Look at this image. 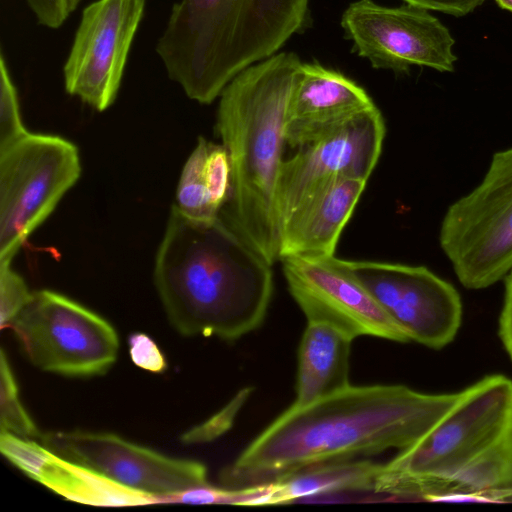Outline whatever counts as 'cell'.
Masks as SVG:
<instances>
[{"label":"cell","mask_w":512,"mask_h":512,"mask_svg":"<svg viewBox=\"0 0 512 512\" xmlns=\"http://www.w3.org/2000/svg\"><path fill=\"white\" fill-rule=\"evenodd\" d=\"M0 374L1 432H8L27 439L40 437L41 434L39 433L35 423L20 402L18 386L3 349L1 350Z\"/></svg>","instance_id":"obj_22"},{"label":"cell","mask_w":512,"mask_h":512,"mask_svg":"<svg viewBox=\"0 0 512 512\" xmlns=\"http://www.w3.org/2000/svg\"><path fill=\"white\" fill-rule=\"evenodd\" d=\"M310 0H179L156 43L186 96L210 104L249 66L275 54L308 24Z\"/></svg>","instance_id":"obj_4"},{"label":"cell","mask_w":512,"mask_h":512,"mask_svg":"<svg viewBox=\"0 0 512 512\" xmlns=\"http://www.w3.org/2000/svg\"><path fill=\"white\" fill-rule=\"evenodd\" d=\"M461 394L350 384L308 404H292L221 472L220 482L242 488L315 465L405 450L437 425Z\"/></svg>","instance_id":"obj_1"},{"label":"cell","mask_w":512,"mask_h":512,"mask_svg":"<svg viewBox=\"0 0 512 512\" xmlns=\"http://www.w3.org/2000/svg\"><path fill=\"white\" fill-rule=\"evenodd\" d=\"M341 27L353 51L373 68L407 73L412 66L452 72L455 40L428 10L404 4L386 7L357 0L341 16Z\"/></svg>","instance_id":"obj_9"},{"label":"cell","mask_w":512,"mask_h":512,"mask_svg":"<svg viewBox=\"0 0 512 512\" xmlns=\"http://www.w3.org/2000/svg\"><path fill=\"white\" fill-rule=\"evenodd\" d=\"M495 2L500 8L512 12V0H495Z\"/></svg>","instance_id":"obj_32"},{"label":"cell","mask_w":512,"mask_h":512,"mask_svg":"<svg viewBox=\"0 0 512 512\" xmlns=\"http://www.w3.org/2000/svg\"><path fill=\"white\" fill-rule=\"evenodd\" d=\"M352 339L319 323H307L299 349L294 405H305L350 385Z\"/></svg>","instance_id":"obj_18"},{"label":"cell","mask_w":512,"mask_h":512,"mask_svg":"<svg viewBox=\"0 0 512 512\" xmlns=\"http://www.w3.org/2000/svg\"><path fill=\"white\" fill-rule=\"evenodd\" d=\"M0 450L31 479L78 503L96 506L161 503L154 495L119 484L88 467L58 456L31 439L1 432Z\"/></svg>","instance_id":"obj_16"},{"label":"cell","mask_w":512,"mask_h":512,"mask_svg":"<svg viewBox=\"0 0 512 512\" xmlns=\"http://www.w3.org/2000/svg\"><path fill=\"white\" fill-rule=\"evenodd\" d=\"M208 140L199 137L186 160L176 190L174 205L186 216L197 220H212L221 211L214 205L204 176V160Z\"/></svg>","instance_id":"obj_21"},{"label":"cell","mask_w":512,"mask_h":512,"mask_svg":"<svg viewBox=\"0 0 512 512\" xmlns=\"http://www.w3.org/2000/svg\"><path fill=\"white\" fill-rule=\"evenodd\" d=\"M385 123L373 105L284 159L276 190L279 225L309 196L339 178L367 181L381 154Z\"/></svg>","instance_id":"obj_12"},{"label":"cell","mask_w":512,"mask_h":512,"mask_svg":"<svg viewBox=\"0 0 512 512\" xmlns=\"http://www.w3.org/2000/svg\"><path fill=\"white\" fill-rule=\"evenodd\" d=\"M288 290L307 323L330 326L352 340L373 336L409 342L371 293L335 256L282 258Z\"/></svg>","instance_id":"obj_13"},{"label":"cell","mask_w":512,"mask_h":512,"mask_svg":"<svg viewBox=\"0 0 512 512\" xmlns=\"http://www.w3.org/2000/svg\"><path fill=\"white\" fill-rule=\"evenodd\" d=\"M37 22L47 28L61 27L71 14L68 0H26Z\"/></svg>","instance_id":"obj_27"},{"label":"cell","mask_w":512,"mask_h":512,"mask_svg":"<svg viewBox=\"0 0 512 512\" xmlns=\"http://www.w3.org/2000/svg\"><path fill=\"white\" fill-rule=\"evenodd\" d=\"M366 182L339 178L304 200L281 225L279 259L334 256L340 235Z\"/></svg>","instance_id":"obj_17"},{"label":"cell","mask_w":512,"mask_h":512,"mask_svg":"<svg viewBox=\"0 0 512 512\" xmlns=\"http://www.w3.org/2000/svg\"><path fill=\"white\" fill-rule=\"evenodd\" d=\"M499 335L512 361V269L506 275L504 301L499 319Z\"/></svg>","instance_id":"obj_29"},{"label":"cell","mask_w":512,"mask_h":512,"mask_svg":"<svg viewBox=\"0 0 512 512\" xmlns=\"http://www.w3.org/2000/svg\"><path fill=\"white\" fill-rule=\"evenodd\" d=\"M80 175L78 148L60 136L29 132L0 151V263H11Z\"/></svg>","instance_id":"obj_7"},{"label":"cell","mask_w":512,"mask_h":512,"mask_svg":"<svg viewBox=\"0 0 512 512\" xmlns=\"http://www.w3.org/2000/svg\"><path fill=\"white\" fill-rule=\"evenodd\" d=\"M251 393V387L240 390L220 411L183 433L181 441L185 444L207 443L224 434L232 427L238 412Z\"/></svg>","instance_id":"obj_24"},{"label":"cell","mask_w":512,"mask_h":512,"mask_svg":"<svg viewBox=\"0 0 512 512\" xmlns=\"http://www.w3.org/2000/svg\"><path fill=\"white\" fill-rule=\"evenodd\" d=\"M40 442L58 456L88 467L128 488L158 497L209 485L201 462L165 456L115 434L57 431Z\"/></svg>","instance_id":"obj_14"},{"label":"cell","mask_w":512,"mask_h":512,"mask_svg":"<svg viewBox=\"0 0 512 512\" xmlns=\"http://www.w3.org/2000/svg\"><path fill=\"white\" fill-rule=\"evenodd\" d=\"M486 493L493 498L495 503H510L512 502V481L505 486L486 491Z\"/></svg>","instance_id":"obj_31"},{"label":"cell","mask_w":512,"mask_h":512,"mask_svg":"<svg viewBox=\"0 0 512 512\" xmlns=\"http://www.w3.org/2000/svg\"><path fill=\"white\" fill-rule=\"evenodd\" d=\"M407 4L418 6L426 10H434L460 17L465 16L486 0H403Z\"/></svg>","instance_id":"obj_28"},{"label":"cell","mask_w":512,"mask_h":512,"mask_svg":"<svg viewBox=\"0 0 512 512\" xmlns=\"http://www.w3.org/2000/svg\"><path fill=\"white\" fill-rule=\"evenodd\" d=\"M271 266L221 215L197 220L173 204L153 279L180 334L234 341L264 322L273 294Z\"/></svg>","instance_id":"obj_2"},{"label":"cell","mask_w":512,"mask_h":512,"mask_svg":"<svg viewBox=\"0 0 512 512\" xmlns=\"http://www.w3.org/2000/svg\"><path fill=\"white\" fill-rule=\"evenodd\" d=\"M511 429L512 380L489 375L462 390L438 424L384 464V471L414 478L432 494L442 493L448 476Z\"/></svg>","instance_id":"obj_6"},{"label":"cell","mask_w":512,"mask_h":512,"mask_svg":"<svg viewBox=\"0 0 512 512\" xmlns=\"http://www.w3.org/2000/svg\"><path fill=\"white\" fill-rule=\"evenodd\" d=\"M29 131L25 128L19 106L17 88L3 52L0 54V151L9 147Z\"/></svg>","instance_id":"obj_23"},{"label":"cell","mask_w":512,"mask_h":512,"mask_svg":"<svg viewBox=\"0 0 512 512\" xmlns=\"http://www.w3.org/2000/svg\"><path fill=\"white\" fill-rule=\"evenodd\" d=\"M32 294L24 279L11 267L10 262L0 263V323L6 328L11 320L29 302Z\"/></svg>","instance_id":"obj_25"},{"label":"cell","mask_w":512,"mask_h":512,"mask_svg":"<svg viewBox=\"0 0 512 512\" xmlns=\"http://www.w3.org/2000/svg\"><path fill=\"white\" fill-rule=\"evenodd\" d=\"M426 501L444 503H495L486 492L447 491L429 495Z\"/></svg>","instance_id":"obj_30"},{"label":"cell","mask_w":512,"mask_h":512,"mask_svg":"<svg viewBox=\"0 0 512 512\" xmlns=\"http://www.w3.org/2000/svg\"><path fill=\"white\" fill-rule=\"evenodd\" d=\"M82 0H68L70 11L73 12L77 9Z\"/></svg>","instance_id":"obj_33"},{"label":"cell","mask_w":512,"mask_h":512,"mask_svg":"<svg viewBox=\"0 0 512 512\" xmlns=\"http://www.w3.org/2000/svg\"><path fill=\"white\" fill-rule=\"evenodd\" d=\"M382 466L370 460L355 459L311 466L286 478L257 484L250 506L289 504L335 492H374Z\"/></svg>","instance_id":"obj_19"},{"label":"cell","mask_w":512,"mask_h":512,"mask_svg":"<svg viewBox=\"0 0 512 512\" xmlns=\"http://www.w3.org/2000/svg\"><path fill=\"white\" fill-rule=\"evenodd\" d=\"M373 105L367 92L342 73L302 63L287 105L286 143L298 149Z\"/></svg>","instance_id":"obj_15"},{"label":"cell","mask_w":512,"mask_h":512,"mask_svg":"<svg viewBox=\"0 0 512 512\" xmlns=\"http://www.w3.org/2000/svg\"><path fill=\"white\" fill-rule=\"evenodd\" d=\"M409 341L441 349L462 321L459 293L424 266L341 259Z\"/></svg>","instance_id":"obj_10"},{"label":"cell","mask_w":512,"mask_h":512,"mask_svg":"<svg viewBox=\"0 0 512 512\" xmlns=\"http://www.w3.org/2000/svg\"><path fill=\"white\" fill-rule=\"evenodd\" d=\"M300 58L280 52L236 75L219 96L217 134L227 150L232 187L221 216L269 264L279 259L276 190L289 97Z\"/></svg>","instance_id":"obj_3"},{"label":"cell","mask_w":512,"mask_h":512,"mask_svg":"<svg viewBox=\"0 0 512 512\" xmlns=\"http://www.w3.org/2000/svg\"><path fill=\"white\" fill-rule=\"evenodd\" d=\"M129 352L133 363L150 372L161 373L167 362L157 344L144 333H134L129 337Z\"/></svg>","instance_id":"obj_26"},{"label":"cell","mask_w":512,"mask_h":512,"mask_svg":"<svg viewBox=\"0 0 512 512\" xmlns=\"http://www.w3.org/2000/svg\"><path fill=\"white\" fill-rule=\"evenodd\" d=\"M30 362L70 377L104 374L116 361L119 340L104 318L51 290L33 292L7 325Z\"/></svg>","instance_id":"obj_8"},{"label":"cell","mask_w":512,"mask_h":512,"mask_svg":"<svg viewBox=\"0 0 512 512\" xmlns=\"http://www.w3.org/2000/svg\"><path fill=\"white\" fill-rule=\"evenodd\" d=\"M511 481L512 429L455 470L443 486L444 492H486Z\"/></svg>","instance_id":"obj_20"},{"label":"cell","mask_w":512,"mask_h":512,"mask_svg":"<svg viewBox=\"0 0 512 512\" xmlns=\"http://www.w3.org/2000/svg\"><path fill=\"white\" fill-rule=\"evenodd\" d=\"M146 0L86 6L63 66L65 90L102 112L115 101Z\"/></svg>","instance_id":"obj_11"},{"label":"cell","mask_w":512,"mask_h":512,"mask_svg":"<svg viewBox=\"0 0 512 512\" xmlns=\"http://www.w3.org/2000/svg\"><path fill=\"white\" fill-rule=\"evenodd\" d=\"M439 242L460 283L484 289L512 269V147L496 152L482 181L451 204Z\"/></svg>","instance_id":"obj_5"}]
</instances>
